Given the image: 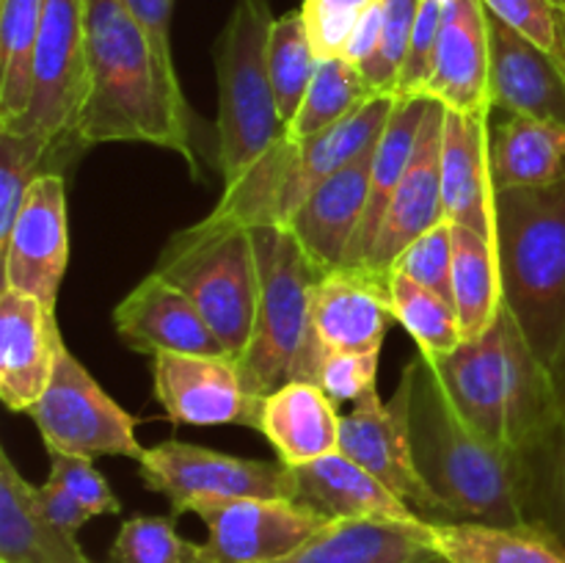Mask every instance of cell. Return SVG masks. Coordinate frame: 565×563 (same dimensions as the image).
<instances>
[{
    "label": "cell",
    "instance_id": "cell-33",
    "mask_svg": "<svg viewBox=\"0 0 565 563\" xmlns=\"http://www.w3.org/2000/svg\"><path fill=\"white\" fill-rule=\"evenodd\" d=\"M86 149L77 136L50 138L44 132L0 130V241L14 226L28 188L39 177L58 171L64 160L77 158Z\"/></svg>",
    "mask_w": 565,
    "mask_h": 563
},
{
    "label": "cell",
    "instance_id": "cell-5",
    "mask_svg": "<svg viewBox=\"0 0 565 563\" xmlns=\"http://www.w3.org/2000/svg\"><path fill=\"white\" fill-rule=\"evenodd\" d=\"M257 252L259 296L254 334L241 362L248 395L263 401L287 381H318L312 298L323 274L287 226H248Z\"/></svg>",
    "mask_w": 565,
    "mask_h": 563
},
{
    "label": "cell",
    "instance_id": "cell-46",
    "mask_svg": "<svg viewBox=\"0 0 565 563\" xmlns=\"http://www.w3.org/2000/svg\"><path fill=\"white\" fill-rule=\"evenodd\" d=\"M121 3L130 9L138 25L147 31L160 61L171 66V70H177L174 55H171V11H174V0H121Z\"/></svg>",
    "mask_w": 565,
    "mask_h": 563
},
{
    "label": "cell",
    "instance_id": "cell-3",
    "mask_svg": "<svg viewBox=\"0 0 565 563\" xmlns=\"http://www.w3.org/2000/svg\"><path fill=\"white\" fill-rule=\"evenodd\" d=\"M452 406L483 439L516 453L522 464L539 450L552 417V375L502 307L486 334L430 359Z\"/></svg>",
    "mask_w": 565,
    "mask_h": 563
},
{
    "label": "cell",
    "instance_id": "cell-32",
    "mask_svg": "<svg viewBox=\"0 0 565 563\" xmlns=\"http://www.w3.org/2000/svg\"><path fill=\"white\" fill-rule=\"evenodd\" d=\"M552 417L539 450L524 461V500L530 522H541L565 541V346L550 364Z\"/></svg>",
    "mask_w": 565,
    "mask_h": 563
},
{
    "label": "cell",
    "instance_id": "cell-2",
    "mask_svg": "<svg viewBox=\"0 0 565 563\" xmlns=\"http://www.w3.org/2000/svg\"><path fill=\"white\" fill-rule=\"evenodd\" d=\"M401 386L414 467L439 500L445 522H530L522 458L483 439L461 417L425 353L408 359Z\"/></svg>",
    "mask_w": 565,
    "mask_h": 563
},
{
    "label": "cell",
    "instance_id": "cell-11",
    "mask_svg": "<svg viewBox=\"0 0 565 563\" xmlns=\"http://www.w3.org/2000/svg\"><path fill=\"white\" fill-rule=\"evenodd\" d=\"M88 88L86 0H44L28 114L9 130L77 136V116Z\"/></svg>",
    "mask_w": 565,
    "mask_h": 563
},
{
    "label": "cell",
    "instance_id": "cell-49",
    "mask_svg": "<svg viewBox=\"0 0 565 563\" xmlns=\"http://www.w3.org/2000/svg\"><path fill=\"white\" fill-rule=\"evenodd\" d=\"M557 3V17H561V47H557L555 61L561 64L563 75H565V0H555Z\"/></svg>",
    "mask_w": 565,
    "mask_h": 563
},
{
    "label": "cell",
    "instance_id": "cell-42",
    "mask_svg": "<svg viewBox=\"0 0 565 563\" xmlns=\"http://www.w3.org/2000/svg\"><path fill=\"white\" fill-rule=\"evenodd\" d=\"M381 351H331L320 359L318 381L315 384L334 403L364 397L379 390Z\"/></svg>",
    "mask_w": 565,
    "mask_h": 563
},
{
    "label": "cell",
    "instance_id": "cell-44",
    "mask_svg": "<svg viewBox=\"0 0 565 563\" xmlns=\"http://www.w3.org/2000/svg\"><path fill=\"white\" fill-rule=\"evenodd\" d=\"M50 480L64 486L94 517H108V513L121 511L119 497L114 495L105 475L94 467L92 458L50 456Z\"/></svg>",
    "mask_w": 565,
    "mask_h": 563
},
{
    "label": "cell",
    "instance_id": "cell-8",
    "mask_svg": "<svg viewBox=\"0 0 565 563\" xmlns=\"http://www.w3.org/2000/svg\"><path fill=\"white\" fill-rule=\"evenodd\" d=\"M154 270L191 298L230 357L246 353L259 296L257 252L248 226L204 215L169 237Z\"/></svg>",
    "mask_w": 565,
    "mask_h": 563
},
{
    "label": "cell",
    "instance_id": "cell-31",
    "mask_svg": "<svg viewBox=\"0 0 565 563\" xmlns=\"http://www.w3.org/2000/svg\"><path fill=\"white\" fill-rule=\"evenodd\" d=\"M452 304L463 340L486 334L505 307L497 243L461 224H452Z\"/></svg>",
    "mask_w": 565,
    "mask_h": 563
},
{
    "label": "cell",
    "instance_id": "cell-18",
    "mask_svg": "<svg viewBox=\"0 0 565 563\" xmlns=\"http://www.w3.org/2000/svg\"><path fill=\"white\" fill-rule=\"evenodd\" d=\"M392 320L390 279L370 268L342 265L315 285L312 331L323 357L331 351H381Z\"/></svg>",
    "mask_w": 565,
    "mask_h": 563
},
{
    "label": "cell",
    "instance_id": "cell-36",
    "mask_svg": "<svg viewBox=\"0 0 565 563\" xmlns=\"http://www.w3.org/2000/svg\"><path fill=\"white\" fill-rule=\"evenodd\" d=\"M390 296L395 320L412 334L419 353H425L428 359H439L456 351L463 342L456 304L447 301L445 296L417 285L397 270L390 274Z\"/></svg>",
    "mask_w": 565,
    "mask_h": 563
},
{
    "label": "cell",
    "instance_id": "cell-27",
    "mask_svg": "<svg viewBox=\"0 0 565 563\" xmlns=\"http://www.w3.org/2000/svg\"><path fill=\"white\" fill-rule=\"evenodd\" d=\"M0 563H94L75 533L53 522L39 491L0 450Z\"/></svg>",
    "mask_w": 565,
    "mask_h": 563
},
{
    "label": "cell",
    "instance_id": "cell-22",
    "mask_svg": "<svg viewBox=\"0 0 565 563\" xmlns=\"http://www.w3.org/2000/svg\"><path fill=\"white\" fill-rule=\"evenodd\" d=\"M497 188L491 177V125L480 116L447 110L441 136L445 219L497 243Z\"/></svg>",
    "mask_w": 565,
    "mask_h": 563
},
{
    "label": "cell",
    "instance_id": "cell-24",
    "mask_svg": "<svg viewBox=\"0 0 565 563\" xmlns=\"http://www.w3.org/2000/svg\"><path fill=\"white\" fill-rule=\"evenodd\" d=\"M274 563H447L428 519H337Z\"/></svg>",
    "mask_w": 565,
    "mask_h": 563
},
{
    "label": "cell",
    "instance_id": "cell-17",
    "mask_svg": "<svg viewBox=\"0 0 565 563\" xmlns=\"http://www.w3.org/2000/svg\"><path fill=\"white\" fill-rule=\"evenodd\" d=\"M64 337L55 309L3 287L0 293V397L6 408L28 414L53 379Z\"/></svg>",
    "mask_w": 565,
    "mask_h": 563
},
{
    "label": "cell",
    "instance_id": "cell-41",
    "mask_svg": "<svg viewBox=\"0 0 565 563\" xmlns=\"http://www.w3.org/2000/svg\"><path fill=\"white\" fill-rule=\"evenodd\" d=\"M397 274L452 301V224L441 221L397 257Z\"/></svg>",
    "mask_w": 565,
    "mask_h": 563
},
{
    "label": "cell",
    "instance_id": "cell-38",
    "mask_svg": "<svg viewBox=\"0 0 565 563\" xmlns=\"http://www.w3.org/2000/svg\"><path fill=\"white\" fill-rule=\"evenodd\" d=\"M193 541L182 539L177 530V517H147L138 513L121 522L114 544L110 563H199Z\"/></svg>",
    "mask_w": 565,
    "mask_h": 563
},
{
    "label": "cell",
    "instance_id": "cell-9",
    "mask_svg": "<svg viewBox=\"0 0 565 563\" xmlns=\"http://www.w3.org/2000/svg\"><path fill=\"white\" fill-rule=\"evenodd\" d=\"M138 478L149 491L169 500L174 517L246 497L296 500V484L287 464L230 456L180 439L149 447L138 461Z\"/></svg>",
    "mask_w": 565,
    "mask_h": 563
},
{
    "label": "cell",
    "instance_id": "cell-30",
    "mask_svg": "<svg viewBox=\"0 0 565 563\" xmlns=\"http://www.w3.org/2000/svg\"><path fill=\"white\" fill-rule=\"evenodd\" d=\"M428 103L430 99L425 97H397L395 110H392L390 121H386L384 132L375 144L367 210H364L362 226L353 237L345 265H364L370 259L386 208H390L392 196H395L397 185H401L403 174L412 163L414 147H417L419 130H423L425 114H428Z\"/></svg>",
    "mask_w": 565,
    "mask_h": 563
},
{
    "label": "cell",
    "instance_id": "cell-45",
    "mask_svg": "<svg viewBox=\"0 0 565 563\" xmlns=\"http://www.w3.org/2000/svg\"><path fill=\"white\" fill-rule=\"evenodd\" d=\"M486 9L550 55L561 47V17L555 0H483Z\"/></svg>",
    "mask_w": 565,
    "mask_h": 563
},
{
    "label": "cell",
    "instance_id": "cell-40",
    "mask_svg": "<svg viewBox=\"0 0 565 563\" xmlns=\"http://www.w3.org/2000/svg\"><path fill=\"white\" fill-rule=\"evenodd\" d=\"M381 0H301V17L309 44L320 61L337 59L362 17Z\"/></svg>",
    "mask_w": 565,
    "mask_h": 563
},
{
    "label": "cell",
    "instance_id": "cell-19",
    "mask_svg": "<svg viewBox=\"0 0 565 563\" xmlns=\"http://www.w3.org/2000/svg\"><path fill=\"white\" fill-rule=\"evenodd\" d=\"M489 9L483 0H450L445 9L434 66L419 97L467 116H491Z\"/></svg>",
    "mask_w": 565,
    "mask_h": 563
},
{
    "label": "cell",
    "instance_id": "cell-16",
    "mask_svg": "<svg viewBox=\"0 0 565 563\" xmlns=\"http://www.w3.org/2000/svg\"><path fill=\"white\" fill-rule=\"evenodd\" d=\"M447 108L441 103H428L423 130H419L417 147H414L412 163L386 208L381 230L375 235L373 252L362 268L390 279L397 257L412 246L417 237L434 230L445 219V202H441V136H445Z\"/></svg>",
    "mask_w": 565,
    "mask_h": 563
},
{
    "label": "cell",
    "instance_id": "cell-12",
    "mask_svg": "<svg viewBox=\"0 0 565 563\" xmlns=\"http://www.w3.org/2000/svg\"><path fill=\"white\" fill-rule=\"evenodd\" d=\"M207 541L196 546L199 563H274L307 544L331 519L298 500H246L202 506Z\"/></svg>",
    "mask_w": 565,
    "mask_h": 563
},
{
    "label": "cell",
    "instance_id": "cell-47",
    "mask_svg": "<svg viewBox=\"0 0 565 563\" xmlns=\"http://www.w3.org/2000/svg\"><path fill=\"white\" fill-rule=\"evenodd\" d=\"M39 491V502H42L44 513L53 519L58 528H64L66 533H75L83 528L86 522H92L94 513L88 508H83L64 486H58L55 480H44L42 486H36Z\"/></svg>",
    "mask_w": 565,
    "mask_h": 563
},
{
    "label": "cell",
    "instance_id": "cell-4",
    "mask_svg": "<svg viewBox=\"0 0 565 563\" xmlns=\"http://www.w3.org/2000/svg\"><path fill=\"white\" fill-rule=\"evenodd\" d=\"M505 307L550 368L565 346V182L497 191Z\"/></svg>",
    "mask_w": 565,
    "mask_h": 563
},
{
    "label": "cell",
    "instance_id": "cell-37",
    "mask_svg": "<svg viewBox=\"0 0 565 563\" xmlns=\"http://www.w3.org/2000/svg\"><path fill=\"white\" fill-rule=\"evenodd\" d=\"M318 64L320 59L309 44L301 11H287V14L276 17L268 39V70L281 125L296 116L298 105L318 72Z\"/></svg>",
    "mask_w": 565,
    "mask_h": 563
},
{
    "label": "cell",
    "instance_id": "cell-20",
    "mask_svg": "<svg viewBox=\"0 0 565 563\" xmlns=\"http://www.w3.org/2000/svg\"><path fill=\"white\" fill-rule=\"evenodd\" d=\"M116 337L130 351L149 353H226L191 298L163 274L143 276L114 309Z\"/></svg>",
    "mask_w": 565,
    "mask_h": 563
},
{
    "label": "cell",
    "instance_id": "cell-48",
    "mask_svg": "<svg viewBox=\"0 0 565 563\" xmlns=\"http://www.w3.org/2000/svg\"><path fill=\"white\" fill-rule=\"evenodd\" d=\"M381 28H384V6L375 3L373 9L362 17L356 31L351 33L345 50H342V59L351 61V64L359 66V70H364V66L370 64V59L375 55V50H379Z\"/></svg>",
    "mask_w": 565,
    "mask_h": 563
},
{
    "label": "cell",
    "instance_id": "cell-10",
    "mask_svg": "<svg viewBox=\"0 0 565 563\" xmlns=\"http://www.w3.org/2000/svg\"><path fill=\"white\" fill-rule=\"evenodd\" d=\"M50 456L132 458L141 461L147 447L136 434V419L97 384L81 359L61 346L53 379L28 412Z\"/></svg>",
    "mask_w": 565,
    "mask_h": 563
},
{
    "label": "cell",
    "instance_id": "cell-35",
    "mask_svg": "<svg viewBox=\"0 0 565 563\" xmlns=\"http://www.w3.org/2000/svg\"><path fill=\"white\" fill-rule=\"evenodd\" d=\"M373 88L364 81L362 70L345 61L342 55L337 59H323L318 64L312 83L298 105L296 116L285 125V136L290 141H307V138L320 136L329 127L340 125L351 114H356L367 99H373Z\"/></svg>",
    "mask_w": 565,
    "mask_h": 563
},
{
    "label": "cell",
    "instance_id": "cell-28",
    "mask_svg": "<svg viewBox=\"0 0 565 563\" xmlns=\"http://www.w3.org/2000/svg\"><path fill=\"white\" fill-rule=\"evenodd\" d=\"M491 177L497 191L565 182V121L505 116L491 127Z\"/></svg>",
    "mask_w": 565,
    "mask_h": 563
},
{
    "label": "cell",
    "instance_id": "cell-39",
    "mask_svg": "<svg viewBox=\"0 0 565 563\" xmlns=\"http://www.w3.org/2000/svg\"><path fill=\"white\" fill-rule=\"evenodd\" d=\"M419 3L423 0H381V6H384L381 42L370 64L362 70L373 94H395L397 97V81H401L403 64H406Z\"/></svg>",
    "mask_w": 565,
    "mask_h": 563
},
{
    "label": "cell",
    "instance_id": "cell-43",
    "mask_svg": "<svg viewBox=\"0 0 565 563\" xmlns=\"http://www.w3.org/2000/svg\"><path fill=\"white\" fill-rule=\"evenodd\" d=\"M445 9L447 3H441V0H423L419 3L406 64H403L401 81H397V97H419L423 94L430 66H434L436 42H439L441 22H445Z\"/></svg>",
    "mask_w": 565,
    "mask_h": 563
},
{
    "label": "cell",
    "instance_id": "cell-1",
    "mask_svg": "<svg viewBox=\"0 0 565 563\" xmlns=\"http://www.w3.org/2000/svg\"><path fill=\"white\" fill-rule=\"evenodd\" d=\"M88 88L77 138L97 144H152L185 158L204 180L191 138V108L177 70L154 53L147 31L121 0H86Z\"/></svg>",
    "mask_w": 565,
    "mask_h": 563
},
{
    "label": "cell",
    "instance_id": "cell-13",
    "mask_svg": "<svg viewBox=\"0 0 565 563\" xmlns=\"http://www.w3.org/2000/svg\"><path fill=\"white\" fill-rule=\"evenodd\" d=\"M3 287L39 298L55 309L61 282L70 265V215L66 180L53 171L28 188L14 226L0 241Z\"/></svg>",
    "mask_w": 565,
    "mask_h": 563
},
{
    "label": "cell",
    "instance_id": "cell-26",
    "mask_svg": "<svg viewBox=\"0 0 565 563\" xmlns=\"http://www.w3.org/2000/svg\"><path fill=\"white\" fill-rule=\"evenodd\" d=\"M342 414L315 381H287L263 397L257 431L281 464L301 467L340 450Z\"/></svg>",
    "mask_w": 565,
    "mask_h": 563
},
{
    "label": "cell",
    "instance_id": "cell-50",
    "mask_svg": "<svg viewBox=\"0 0 565 563\" xmlns=\"http://www.w3.org/2000/svg\"><path fill=\"white\" fill-rule=\"evenodd\" d=\"M441 3H450V0H441Z\"/></svg>",
    "mask_w": 565,
    "mask_h": 563
},
{
    "label": "cell",
    "instance_id": "cell-15",
    "mask_svg": "<svg viewBox=\"0 0 565 563\" xmlns=\"http://www.w3.org/2000/svg\"><path fill=\"white\" fill-rule=\"evenodd\" d=\"M340 453L384 480L423 519L445 522L439 500L414 467L406 423V390L401 384L386 403L379 397V390H373L353 403L351 414H342Z\"/></svg>",
    "mask_w": 565,
    "mask_h": 563
},
{
    "label": "cell",
    "instance_id": "cell-14",
    "mask_svg": "<svg viewBox=\"0 0 565 563\" xmlns=\"http://www.w3.org/2000/svg\"><path fill=\"white\" fill-rule=\"evenodd\" d=\"M154 401L171 423L246 425L257 431L263 401L248 395L241 362L230 353L152 357Z\"/></svg>",
    "mask_w": 565,
    "mask_h": 563
},
{
    "label": "cell",
    "instance_id": "cell-25",
    "mask_svg": "<svg viewBox=\"0 0 565 563\" xmlns=\"http://www.w3.org/2000/svg\"><path fill=\"white\" fill-rule=\"evenodd\" d=\"M296 500L323 513L326 519H423L406 500L395 495L384 480L334 450L318 461L290 467Z\"/></svg>",
    "mask_w": 565,
    "mask_h": 563
},
{
    "label": "cell",
    "instance_id": "cell-7",
    "mask_svg": "<svg viewBox=\"0 0 565 563\" xmlns=\"http://www.w3.org/2000/svg\"><path fill=\"white\" fill-rule=\"evenodd\" d=\"M274 20L268 0H235L215 39V158L224 185L252 169L285 130L268 70V39Z\"/></svg>",
    "mask_w": 565,
    "mask_h": 563
},
{
    "label": "cell",
    "instance_id": "cell-23",
    "mask_svg": "<svg viewBox=\"0 0 565 563\" xmlns=\"http://www.w3.org/2000/svg\"><path fill=\"white\" fill-rule=\"evenodd\" d=\"M373 155L375 147L353 163L342 166L334 177L315 188L312 196L285 224L309 254V259L318 265L320 274L345 265L351 243L367 210Z\"/></svg>",
    "mask_w": 565,
    "mask_h": 563
},
{
    "label": "cell",
    "instance_id": "cell-6",
    "mask_svg": "<svg viewBox=\"0 0 565 563\" xmlns=\"http://www.w3.org/2000/svg\"><path fill=\"white\" fill-rule=\"evenodd\" d=\"M395 103V94H375L356 114L307 141H290L281 132L252 169L224 185L210 219L237 226H285L315 188L375 147Z\"/></svg>",
    "mask_w": 565,
    "mask_h": 563
},
{
    "label": "cell",
    "instance_id": "cell-21",
    "mask_svg": "<svg viewBox=\"0 0 565 563\" xmlns=\"http://www.w3.org/2000/svg\"><path fill=\"white\" fill-rule=\"evenodd\" d=\"M489 97L505 116L565 121V75L555 55L489 11Z\"/></svg>",
    "mask_w": 565,
    "mask_h": 563
},
{
    "label": "cell",
    "instance_id": "cell-29",
    "mask_svg": "<svg viewBox=\"0 0 565 563\" xmlns=\"http://www.w3.org/2000/svg\"><path fill=\"white\" fill-rule=\"evenodd\" d=\"M447 563H565V541L541 522H430Z\"/></svg>",
    "mask_w": 565,
    "mask_h": 563
},
{
    "label": "cell",
    "instance_id": "cell-34",
    "mask_svg": "<svg viewBox=\"0 0 565 563\" xmlns=\"http://www.w3.org/2000/svg\"><path fill=\"white\" fill-rule=\"evenodd\" d=\"M44 0H0V130L28 114Z\"/></svg>",
    "mask_w": 565,
    "mask_h": 563
}]
</instances>
